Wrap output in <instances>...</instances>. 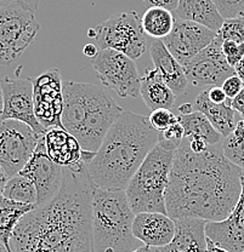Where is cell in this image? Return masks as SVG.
I'll return each mask as SVG.
<instances>
[{"instance_id":"1","label":"cell","mask_w":244,"mask_h":252,"mask_svg":"<svg viewBox=\"0 0 244 252\" xmlns=\"http://www.w3.org/2000/svg\"><path fill=\"white\" fill-rule=\"evenodd\" d=\"M243 170L225 157L221 142L195 153L183 137L165 191L168 215L173 220H225L240 199Z\"/></svg>"},{"instance_id":"2","label":"cell","mask_w":244,"mask_h":252,"mask_svg":"<svg viewBox=\"0 0 244 252\" xmlns=\"http://www.w3.org/2000/svg\"><path fill=\"white\" fill-rule=\"evenodd\" d=\"M94 182L86 164L65 167L59 193L28 212L10 240L12 252H93Z\"/></svg>"},{"instance_id":"3","label":"cell","mask_w":244,"mask_h":252,"mask_svg":"<svg viewBox=\"0 0 244 252\" xmlns=\"http://www.w3.org/2000/svg\"><path fill=\"white\" fill-rule=\"evenodd\" d=\"M159 135L145 115L124 110L86 164L94 185L125 190L147 154L158 143Z\"/></svg>"},{"instance_id":"4","label":"cell","mask_w":244,"mask_h":252,"mask_svg":"<svg viewBox=\"0 0 244 252\" xmlns=\"http://www.w3.org/2000/svg\"><path fill=\"white\" fill-rule=\"evenodd\" d=\"M135 212L124 189L94 185L91 199L93 252H130L143 244L133 234Z\"/></svg>"},{"instance_id":"5","label":"cell","mask_w":244,"mask_h":252,"mask_svg":"<svg viewBox=\"0 0 244 252\" xmlns=\"http://www.w3.org/2000/svg\"><path fill=\"white\" fill-rule=\"evenodd\" d=\"M177 148L175 144L159 138L134 173L125 191L135 215L140 212L168 215L165 191Z\"/></svg>"},{"instance_id":"6","label":"cell","mask_w":244,"mask_h":252,"mask_svg":"<svg viewBox=\"0 0 244 252\" xmlns=\"http://www.w3.org/2000/svg\"><path fill=\"white\" fill-rule=\"evenodd\" d=\"M40 30L35 12L15 1L0 6V65L16 62Z\"/></svg>"},{"instance_id":"7","label":"cell","mask_w":244,"mask_h":252,"mask_svg":"<svg viewBox=\"0 0 244 252\" xmlns=\"http://www.w3.org/2000/svg\"><path fill=\"white\" fill-rule=\"evenodd\" d=\"M146 35L141 18L135 11L118 12L88 31V36L94 39L100 50H117L134 61L146 52Z\"/></svg>"},{"instance_id":"8","label":"cell","mask_w":244,"mask_h":252,"mask_svg":"<svg viewBox=\"0 0 244 252\" xmlns=\"http://www.w3.org/2000/svg\"><path fill=\"white\" fill-rule=\"evenodd\" d=\"M94 70L102 85L113 90L120 98L140 96V75L135 62L113 49L100 50L91 59Z\"/></svg>"},{"instance_id":"9","label":"cell","mask_w":244,"mask_h":252,"mask_svg":"<svg viewBox=\"0 0 244 252\" xmlns=\"http://www.w3.org/2000/svg\"><path fill=\"white\" fill-rule=\"evenodd\" d=\"M41 137L25 123L0 120V165L7 177H14L25 167Z\"/></svg>"},{"instance_id":"10","label":"cell","mask_w":244,"mask_h":252,"mask_svg":"<svg viewBox=\"0 0 244 252\" xmlns=\"http://www.w3.org/2000/svg\"><path fill=\"white\" fill-rule=\"evenodd\" d=\"M2 97V109L0 120H18L44 136L46 128L36 119L33 102L32 78L10 79L5 77L0 81Z\"/></svg>"},{"instance_id":"11","label":"cell","mask_w":244,"mask_h":252,"mask_svg":"<svg viewBox=\"0 0 244 252\" xmlns=\"http://www.w3.org/2000/svg\"><path fill=\"white\" fill-rule=\"evenodd\" d=\"M33 102L36 119L46 128L62 127L64 112V86L57 68L46 70L32 79Z\"/></svg>"},{"instance_id":"12","label":"cell","mask_w":244,"mask_h":252,"mask_svg":"<svg viewBox=\"0 0 244 252\" xmlns=\"http://www.w3.org/2000/svg\"><path fill=\"white\" fill-rule=\"evenodd\" d=\"M183 69L188 83L195 86H221L228 77L236 74L225 57L222 39L217 34L208 46L183 65Z\"/></svg>"},{"instance_id":"13","label":"cell","mask_w":244,"mask_h":252,"mask_svg":"<svg viewBox=\"0 0 244 252\" xmlns=\"http://www.w3.org/2000/svg\"><path fill=\"white\" fill-rule=\"evenodd\" d=\"M18 173L32 181L35 186L38 193L36 206H39L48 203L59 193L64 182L65 167L57 165L49 157L43 136L31 159Z\"/></svg>"},{"instance_id":"14","label":"cell","mask_w":244,"mask_h":252,"mask_svg":"<svg viewBox=\"0 0 244 252\" xmlns=\"http://www.w3.org/2000/svg\"><path fill=\"white\" fill-rule=\"evenodd\" d=\"M216 32L192 21L175 17L169 35L162 39L170 54L182 64H187L196 55L214 40Z\"/></svg>"},{"instance_id":"15","label":"cell","mask_w":244,"mask_h":252,"mask_svg":"<svg viewBox=\"0 0 244 252\" xmlns=\"http://www.w3.org/2000/svg\"><path fill=\"white\" fill-rule=\"evenodd\" d=\"M242 191L230 216L221 220L206 223V234L212 243L231 252L244 251V170Z\"/></svg>"},{"instance_id":"16","label":"cell","mask_w":244,"mask_h":252,"mask_svg":"<svg viewBox=\"0 0 244 252\" xmlns=\"http://www.w3.org/2000/svg\"><path fill=\"white\" fill-rule=\"evenodd\" d=\"M133 234L143 245L162 248L174 238L175 220L161 212H140L134 219Z\"/></svg>"},{"instance_id":"17","label":"cell","mask_w":244,"mask_h":252,"mask_svg":"<svg viewBox=\"0 0 244 252\" xmlns=\"http://www.w3.org/2000/svg\"><path fill=\"white\" fill-rule=\"evenodd\" d=\"M175 234L168 245L154 248V252H207V220L202 219H177Z\"/></svg>"},{"instance_id":"18","label":"cell","mask_w":244,"mask_h":252,"mask_svg":"<svg viewBox=\"0 0 244 252\" xmlns=\"http://www.w3.org/2000/svg\"><path fill=\"white\" fill-rule=\"evenodd\" d=\"M44 141L49 157L60 166L70 167L84 161L79 141L64 127L49 128Z\"/></svg>"},{"instance_id":"19","label":"cell","mask_w":244,"mask_h":252,"mask_svg":"<svg viewBox=\"0 0 244 252\" xmlns=\"http://www.w3.org/2000/svg\"><path fill=\"white\" fill-rule=\"evenodd\" d=\"M149 52L154 68L158 70L163 80L172 89L173 93L176 94V97L185 94L188 85L185 69L182 64H180V62L170 54L162 39H157L152 44Z\"/></svg>"},{"instance_id":"20","label":"cell","mask_w":244,"mask_h":252,"mask_svg":"<svg viewBox=\"0 0 244 252\" xmlns=\"http://www.w3.org/2000/svg\"><path fill=\"white\" fill-rule=\"evenodd\" d=\"M193 107L195 110H199L208 118L211 125L221 133L222 137L230 135L237 125V112L231 106L230 98H227L224 103H214L209 98L208 90H204L196 97Z\"/></svg>"},{"instance_id":"21","label":"cell","mask_w":244,"mask_h":252,"mask_svg":"<svg viewBox=\"0 0 244 252\" xmlns=\"http://www.w3.org/2000/svg\"><path fill=\"white\" fill-rule=\"evenodd\" d=\"M140 96L151 110L170 109L176 101V94L163 80L162 75L156 68H147L145 74L140 77Z\"/></svg>"},{"instance_id":"22","label":"cell","mask_w":244,"mask_h":252,"mask_svg":"<svg viewBox=\"0 0 244 252\" xmlns=\"http://www.w3.org/2000/svg\"><path fill=\"white\" fill-rule=\"evenodd\" d=\"M173 12L175 17L199 23L214 32L220 30L225 20L212 0H179Z\"/></svg>"},{"instance_id":"23","label":"cell","mask_w":244,"mask_h":252,"mask_svg":"<svg viewBox=\"0 0 244 252\" xmlns=\"http://www.w3.org/2000/svg\"><path fill=\"white\" fill-rule=\"evenodd\" d=\"M35 207V204L18 203L4 195L0 196V241L7 249L11 250L10 240L20 220Z\"/></svg>"},{"instance_id":"24","label":"cell","mask_w":244,"mask_h":252,"mask_svg":"<svg viewBox=\"0 0 244 252\" xmlns=\"http://www.w3.org/2000/svg\"><path fill=\"white\" fill-rule=\"evenodd\" d=\"M179 120L185 130L183 137H201L208 142L210 146L220 143L224 138L221 133L211 125L208 118L199 110H193L192 113L186 115H179Z\"/></svg>"},{"instance_id":"25","label":"cell","mask_w":244,"mask_h":252,"mask_svg":"<svg viewBox=\"0 0 244 252\" xmlns=\"http://www.w3.org/2000/svg\"><path fill=\"white\" fill-rule=\"evenodd\" d=\"M175 16L170 10L151 6L141 17V25L147 35L154 39H164L174 27Z\"/></svg>"},{"instance_id":"26","label":"cell","mask_w":244,"mask_h":252,"mask_svg":"<svg viewBox=\"0 0 244 252\" xmlns=\"http://www.w3.org/2000/svg\"><path fill=\"white\" fill-rule=\"evenodd\" d=\"M2 195L10 200L18 201L23 204H35L38 201V193L35 186L31 180L17 173L14 177L9 178L4 188Z\"/></svg>"},{"instance_id":"27","label":"cell","mask_w":244,"mask_h":252,"mask_svg":"<svg viewBox=\"0 0 244 252\" xmlns=\"http://www.w3.org/2000/svg\"><path fill=\"white\" fill-rule=\"evenodd\" d=\"M221 146L225 157L244 169V118L238 120L230 135L222 138Z\"/></svg>"},{"instance_id":"28","label":"cell","mask_w":244,"mask_h":252,"mask_svg":"<svg viewBox=\"0 0 244 252\" xmlns=\"http://www.w3.org/2000/svg\"><path fill=\"white\" fill-rule=\"evenodd\" d=\"M217 35L224 40H232L236 43H244V16L226 18L216 32Z\"/></svg>"},{"instance_id":"29","label":"cell","mask_w":244,"mask_h":252,"mask_svg":"<svg viewBox=\"0 0 244 252\" xmlns=\"http://www.w3.org/2000/svg\"><path fill=\"white\" fill-rule=\"evenodd\" d=\"M148 119L152 127L156 128L158 132H163V131L167 130V128L170 127L172 125L179 123V117H176L172 110L168 108H159L152 110Z\"/></svg>"},{"instance_id":"30","label":"cell","mask_w":244,"mask_h":252,"mask_svg":"<svg viewBox=\"0 0 244 252\" xmlns=\"http://www.w3.org/2000/svg\"><path fill=\"white\" fill-rule=\"evenodd\" d=\"M220 15L226 18L244 16V0H212Z\"/></svg>"},{"instance_id":"31","label":"cell","mask_w":244,"mask_h":252,"mask_svg":"<svg viewBox=\"0 0 244 252\" xmlns=\"http://www.w3.org/2000/svg\"><path fill=\"white\" fill-rule=\"evenodd\" d=\"M222 51H224L228 64L235 68V65L244 57V43L238 44L232 40H224L222 41Z\"/></svg>"},{"instance_id":"32","label":"cell","mask_w":244,"mask_h":252,"mask_svg":"<svg viewBox=\"0 0 244 252\" xmlns=\"http://www.w3.org/2000/svg\"><path fill=\"white\" fill-rule=\"evenodd\" d=\"M161 133L162 135H159V138H162V140L167 142H170V143L179 147L181 141L183 140V136H185V130H183V126L179 120V123L172 125L170 127H168L167 130H164Z\"/></svg>"},{"instance_id":"33","label":"cell","mask_w":244,"mask_h":252,"mask_svg":"<svg viewBox=\"0 0 244 252\" xmlns=\"http://www.w3.org/2000/svg\"><path fill=\"white\" fill-rule=\"evenodd\" d=\"M243 86H244V81L242 79L238 77L237 74H233L231 75V77H228L226 80L222 83L221 88L222 90L225 91V94H226L227 98L232 99L240 94V91L242 90Z\"/></svg>"},{"instance_id":"34","label":"cell","mask_w":244,"mask_h":252,"mask_svg":"<svg viewBox=\"0 0 244 252\" xmlns=\"http://www.w3.org/2000/svg\"><path fill=\"white\" fill-rule=\"evenodd\" d=\"M186 140L188 142V147L191 148V151L195 152V153H203L210 146V144H208V142L201 137H191L186 138Z\"/></svg>"},{"instance_id":"35","label":"cell","mask_w":244,"mask_h":252,"mask_svg":"<svg viewBox=\"0 0 244 252\" xmlns=\"http://www.w3.org/2000/svg\"><path fill=\"white\" fill-rule=\"evenodd\" d=\"M208 96L214 103H224L227 99L226 94L222 90L221 86H212L210 90H208Z\"/></svg>"},{"instance_id":"36","label":"cell","mask_w":244,"mask_h":252,"mask_svg":"<svg viewBox=\"0 0 244 252\" xmlns=\"http://www.w3.org/2000/svg\"><path fill=\"white\" fill-rule=\"evenodd\" d=\"M151 6H159L164 7V9L170 10V11H174L177 6V2L179 0H143Z\"/></svg>"},{"instance_id":"37","label":"cell","mask_w":244,"mask_h":252,"mask_svg":"<svg viewBox=\"0 0 244 252\" xmlns=\"http://www.w3.org/2000/svg\"><path fill=\"white\" fill-rule=\"evenodd\" d=\"M231 106L232 108L238 113V114L242 115L244 118V86L242 90L240 91V94L235 97V98L231 99Z\"/></svg>"},{"instance_id":"38","label":"cell","mask_w":244,"mask_h":252,"mask_svg":"<svg viewBox=\"0 0 244 252\" xmlns=\"http://www.w3.org/2000/svg\"><path fill=\"white\" fill-rule=\"evenodd\" d=\"M15 1H20V2H23V4L28 5V6L31 7V9L33 10L34 12L38 10V6H39V2H40V0H0V6H2V5H6V4H10V2H15Z\"/></svg>"},{"instance_id":"39","label":"cell","mask_w":244,"mask_h":252,"mask_svg":"<svg viewBox=\"0 0 244 252\" xmlns=\"http://www.w3.org/2000/svg\"><path fill=\"white\" fill-rule=\"evenodd\" d=\"M99 51L100 49L95 45V44H86V45L83 47L84 56L89 57V59H94V57L99 54Z\"/></svg>"},{"instance_id":"40","label":"cell","mask_w":244,"mask_h":252,"mask_svg":"<svg viewBox=\"0 0 244 252\" xmlns=\"http://www.w3.org/2000/svg\"><path fill=\"white\" fill-rule=\"evenodd\" d=\"M207 252H231L224 248H220L216 244L212 243L210 239L207 236Z\"/></svg>"},{"instance_id":"41","label":"cell","mask_w":244,"mask_h":252,"mask_svg":"<svg viewBox=\"0 0 244 252\" xmlns=\"http://www.w3.org/2000/svg\"><path fill=\"white\" fill-rule=\"evenodd\" d=\"M7 180H9V177H7L6 172L4 171V169H2L1 165H0V196L4 193V188L5 186H6Z\"/></svg>"},{"instance_id":"42","label":"cell","mask_w":244,"mask_h":252,"mask_svg":"<svg viewBox=\"0 0 244 252\" xmlns=\"http://www.w3.org/2000/svg\"><path fill=\"white\" fill-rule=\"evenodd\" d=\"M195 110V107L192 106L191 103H183L181 104L179 107V115H186V114H190Z\"/></svg>"},{"instance_id":"43","label":"cell","mask_w":244,"mask_h":252,"mask_svg":"<svg viewBox=\"0 0 244 252\" xmlns=\"http://www.w3.org/2000/svg\"><path fill=\"white\" fill-rule=\"evenodd\" d=\"M235 70H236V74H237L238 77L244 81V57L235 65Z\"/></svg>"},{"instance_id":"44","label":"cell","mask_w":244,"mask_h":252,"mask_svg":"<svg viewBox=\"0 0 244 252\" xmlns=\"http://www.w3.org/2000/svg\"><path fill=\"white\" fill-rule=\"evenodd\" d=\"M130 252H154V251H153V249L149 248V246L142 245V246H140L139 249H136V250L130 251Z\"/></svg>"},{"instance_id":"45","label":"cell","mask_w":244,"mask_h":252,"mask_svg":"<svg viewBox=\"0 0 244 252\" xmlns=\"http://www.w3.org/2000/svg\"><path fill=\"white\" fill-rule=\"evenodd\" d=\"M0 252H12V251L10 250V249H7L6 246H5L4 244H2L1 241H0Z\"/></svg>"},{"instance_id":"46","label":"cell","mask_w":244,"mask_h":252,"mask_svg":"<svg viewBox=\"0 0 244 252\" xmlns=\"http://www.w3.org/2000/svg\"><path fill=\"white\" fill-rule=\"evenodd\" d=\"M1 109H2V97H1V89H0V115H1Z\"/></svg>"},{"instance_id":"47","label":"cell","mask_w":244,"mask_h":252,"mask_svg":"<svg viewBox=\"0 0 244 252\" xmlns=\"http://www.w3.org/2000/svg\"><path fill=\"white\" fill-rule=\"evenodd\" d=\"M243 252H244V251H243Z\"/></svg>"}]
</instances>
